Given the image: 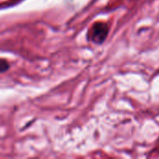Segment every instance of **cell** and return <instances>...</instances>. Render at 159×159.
I'll list each match as a JSON object with an SVG mask.
<instances>
[{"label": "cell", "instance_id": "obj_1", "mask_svg": "<svg viewBox=\"0 0 159 159\" xmlns=\"http://www.w3.org/2000/svg\"><path fill=\"white\" fill-rule=\"evenodd\" d=\"M110 32V26L104 21L94 22L88 30L87 38L95 45H102L105 42Z\"/></svg>", "mask_w": 159, "mask_h": 159}, {"label": "cell", "instance_id": "obj_2", "mask_svg": "<svg viewBox=\"0 0 159 159\" xmlns=\"http://www.w3.org/2000/svg\"><path fill=\"white\" fill-rule=\"evenodd\" d=\"M10 65L9 62L5 60V59H0V74L1 73H5L9 69Z\"/></svg>", "mask_w": 159, "mask_h": 159}]
</instances>
